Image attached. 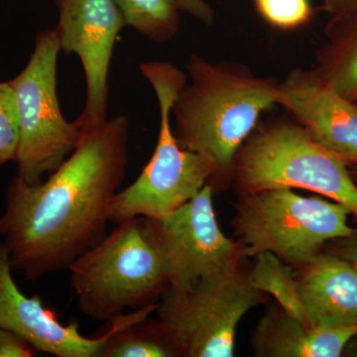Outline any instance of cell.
<instances>
[{
	"label": "cell",
	"instance_id": "cell-15",
	"mask_svg": "<svg viewBox=\"0 0 357 357\" xmlns=\"http://www.w3.org/2000/svg\"><path fill=\"white\" fill-rule=\"evenodd\" d=\"M331 42L319 51V73L328 86L357 102V9L335 16Z\"/></svg>",
	"mask_w": 357,
	"mask_h": 357
},
{
	"label": "cell",
	"instance_id": "cell-18",
	"mask_svg": "<svg viewBox=\"0 0 357 357\" xmlns=\"http://www.w3.org/2000/svg\"><path fill=\"white\" fill-rule=\"evenodd\" d=\"M177 356L160 321L148 318L135 321L115 333L107 340L100 357Z\"/></svg>",
	"mask_w": 357,
	"mask_h": 357
},
{
	"label": "cell",
	"instance_id": "cell-21",
	"mask_svg": "<svg viewBox=\"0 0 357 357\" xmlns=\"http://www.w3.org/2000/svg\"><path fill=\"white\" fill-rule=\"evenodd\" d=\"M37 354L23 338L0 326V357H33Z\"/></svg>",
	"mask_w": 357,
	"mask_h": 357
},
{
	"label": "cell",
	"instance_id": "cell-17",
	"mask_svg": "<svg viewBox=\"0 0 357 357\" xmlns=\"http://www.w3.org/2000/svg\"><path fill=\"white\" fill-rule=\"evenodd\" d=\"M126 25L155 43L171 41L180 29L175 0H114Z\"/></svg>",
	"mask_w": 357,
	"mask_h": 357
},
{
	"label": "cell",
	"instance_id": "cell-12",
	"mask_svg": "<svg viewBox=\"0 0 357 357\" xmlns=\"http://www.w3.org/2000/svg\"><path fill=\"white\" fill-rule=\"evenodd\" d=\"M278 105L319 144L357 164V102L328 86L317 70H292L280 83Z\"/></svg>",
	"mask_w": 357,
	"mask_h": 357
},
{
	"label": "cell",
	"instance_id": "cell-20",
	"mask_svg": "<svg viewBox=\"0 0 357 357\" xmlns=\"http://www.w3.org/2000/svg\"><path fill=\"white\" fill-rule=\"evenodd\" d=\"M20 141V122L15 91L10 82H0V167L15 162Z\"/></svg>",
	"mask_w": 357,
	"mask_h": 357
},
{
	"label": "cell",
	"instance_id": "cell-2",
	"mask_svg": "<svg viewBox=\"0 0 357 357\" xmlns=\"http://www.w3.org/2000/svg\"><path fill=\"white\" fill-rule=\"evenodd\" d=\"M185 69L190 83L171 109L174 135L181 147L208 160L213 178L229 175L263 112L278 105L280 83L255 76L246 66L198 55L189 58Z\"/></svg>",
	"mask_w": 357,
	"mask_h": 357
},
{
	"label": "cell",
	"instance_id": "cell-6",
	"mask_svg": "<svg viewBox=\"0 0 357 357\" xmlns=\"http://www.w3.org/2000/svg\"><path fill=\"white\" fill-rule=\"evenodd\" d=\"M351 211L337 202L303 197L287 188L243 195L234 225L243 257L271 252L292 266L302 267L326 243L356 234Z\"/></svg>",
	"mask_w": 357,
	"mask_h": 357
},
{
	"label": "cell",
	"instance_id": "cell-7",
	"mask_svg": "<svg viewBox=\"0 0 357 357\" xmlns=\"http://www.w3.org/2000/svg\"><path fill=\"white\" fill-rule=\"evenodd\" d=\"M60 45L55 30L35 37L34 50L24 69L13 79L20 122L17 175L28 184L41 182L76 149L82 129L65 119L57 91Z\"/></svg>",
	"mask_w": 357,
	"mask_h": 357
},
{
	"label": "cell",
	"instance_id": "cell-8",
	"mask_svg": "<svg viewBox=\"0 0 357 357\" xmlns=\"http://www.w3.org/2000/svg\"><path fill=\"white\" fill-rule=\"evenodd\" d=\"M262 294L236 270L191 288L169 287L156 311L177 356L231 357L237 326Z\"/></svg>",
	"mask_w": 357,
	"mask_h": 357
},
{
	"label": "cell",
	"instance_id": "cell-4",
	"mask_svg": "<svg viewBox=\"0 0 357 357\" xmlns=\"http://www.w3.org/2000/svg\"><path fill=\"white\" fill-rule=\"evenodd\" d=\"M139 69L158 102V140L140 175L112 199L109 220L115 225L129 218L165 217L195 198L215 174L208 160L181 147L174 135L171 109L187 75L163 61L143 63Z\"/></svg>",
	"mask_w": 357,
	"mask_h": 357
},
{
	"label": "cell",
	"instance_id": "cell-11",
	"mask_svg": "<svg viewBox=\"0 0 357 357\" xmlns=\"http://www.w3.org/2000/svg\"><path fill=\"white\" fill-rule=\"evenodd\" d=\"M13 265L6 244L0 241V326L31 344L37 352L57 357H100L115 333L135 321L148 318L149 306L112 319L107 332L86 337L76 321L64 325L56 312L45 307L38 296H26L13 278Z\"/></svg>",
	"mask_w": 357,
	"mask_h": 357
},
{
	"label": "cell",
	"instance_id": "cell-22",
	"mask_svg": "<svg viewBox=\"0 0 357 357\" xmlns=\"http://www.w3.org/2000/svg\"><path fill=\"white\" fill-rule=\"evenodd\" d=\"M178 10L189 14L206 25L213 24L215 10L204 0H175Z\"/></svg>",
	"mask_w": 357,
	"mask_h": 357
},
{
	"label": "cell",
	"instance_id": "cell-5",
	"mask_svg": "<svg viewBox=\"0 0 357 357\" xmlns=\"http://www.w3.org/2000/svg\"><path fill=\"white\" fill-rule=\"evenodd\" d=\"M241 195L303 189L347 206L357 217V184L347 163L319 144L297 122L277 121L251 134L234 160Z\"/></svg>",
	"mask_w": 357,
	"mask_h": 357
},
{
	"label": "cell",
	"instance_id": "cell-13",
	"mask_svg": "<svg viewBox=\"0 0 357 357\" xmlns=\"http://www.w3.org/2000/svg\"><path fill=\"white\" fill-rule=\"evenodd\" d=\"M312 326L357 324V269L349 260L319 253L296 273Z\"/></svg>",
	"mask_w": 357,
	"mask_h": 357
},
{
	"label": "cell",
	"instance_id": "cell-24",
	"mask_svg": "<svg viewBox=\"0 0 357 357\" xmlns=\"http://www.w3.org/2000/svg\"><path fill=\"white\" fill-rule=\"evenodd\" d=\"M351 241V243L347 244L344 248V253L342 257L349 260L352 265H354L357 269V232L351 237H347Z\"/></svg>",
	"mask_w": 357,
	"mask_h": 357
},
{
	"label": "cell",
	"instance_id": "cell-16",
	"mask_svg": "<svg viewBox=\"0 0 357 357\" xmlns=\"http://www.w3.org/2000/svg\"><path fill=\"white\" fill-rule=\"evenodd\" d=\"M255 258V267L248 275L250 285L259 292L271 295L284 311L312 326L301 301L293 267L271 252L260 253Z\"/></svg>",
	"mask_w": 357,
	"mask_h": 357
},
{
	"label": "cell",
	"instance_id": "cell-23",
	"mask_svg": "<svg viewBox=\"0 0 357 357\" xmlns=\"http://www.w3.org/2000/svg\"><path fill=\"white\" fill-rule=\"evenodd\" d=\"M326 10L335 16L344 15L357 9V0H323Z\"/></svg>",
	"mask_w": 357,
	"mask_h": 357
},
{
	"label": "cell",
	"instance_id": "cell-14",
	"mask_svg": "<svg viewBox=\"0 0 357 357\" xmlns=\"http://www.w3.org/2000/svg\"><path fill=\"white\" fill-rule=\"evenodd\" d=\"M356 337L357 324L309 326L275 307L255 328L252 347L258 356L337 357Z\"/></svg>",
	"mask_w": 357,
	"mask_h": 357
},
{
	"label": "cell",
	"instance_id": "cell-10",
	"mask_svg": "<svg viewBox=\"0 0 357 357\" xmlns=\"http://www.w3.org/2000/svg\"><path fill=\"white\" fill-rule=\"evenodd\" d=\"M55 30L61 52L81 60L86 79V102L76 119L81 129L109 119V76L114 45L126 20L114 0H55Z\"/></svg>",
	"mask_w": 357,
	"mask_h": 357
},
{
	"label": "cell",
	"instance_id": "cell-3",
	"mask_svg": "<svg viewBox=\"0 0 357 357\" xmlns=\"http://www.w3.org/2000/svg\"><path fill=\"white\" fill-rule=\"evenodd\" d=\"M84 316L112 321L126 310L157 304L169 288L163 264L144 236L141 218L116 227L68 267Z\"/></svg>",
	"mask_w": 357,
	"mask_h": 357
},
{
	"label": "cell",
	"instance_id": "cell-19",
	"mask_svg": "<svg viewBox=\"0 0 357 357\" xmlns=\"http://www.w3.org/2000/svg\"><path fill=\"white\" fill-rule=\"evenodd\" d=\"M256 11L263 20L276 29H299L312 18L310 0H253Z\"/></svg>",
	"mask_w": 357,
	"mask_h": 357
},
{
	"label": "cell",
	"instance_id": "cell-1",
	"mask_svg": "<svg viewBox=\"0 0 357 357\" xmlns=\"http://www.w3.org/2000/svg\"><path fill=\"white\" fill-rule=\"evenodd\" d=\"M46 181L15 176L6 190L0 237L14 271L34 282L68 269L107 236L110 204L128 163L129 121L121 114L86 129Z\"/></svg>",
	"mask_w": 357,
	"mask_h": 357
},
{
	"label": "cell",
	"instance_id": "cell-9",
	"mask_svg": "<svg viewBox=\"0 0 357 357\" xmlns=\"http://www.w3.org/2000/svg\"><path fill=\"white\" fill-rule=\"evenodd\" d=\"M141 220L144 236L160 256L169 287L191 288L204 279L238 270L241 248L220 229L211 184L165 217Z\"/></svg>",
	"mask_w": 357,
	"mask_h": 357
},
{
	"label": "cell",
	"instance_id": "cell-25",
	"mask_svg": "<svg viewBox=\"0 0 357 357\" xmlns=\"http://www.w3.org/2000/svg\"><path fill=\"white\" fill-rule=\"evenodd\" d=\"M352 178H354V180L356 181V183H357V164L354 165V173L351 174Z\"/></svg>",
	"mask_w": 357,
	"mask_h": 357
}]
</instances>
